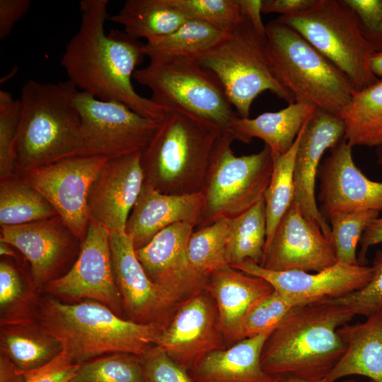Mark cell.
<instances>
[{
  "mask_svg": "<svg viewBox=\"0 0 382 382\" xmlns=\"http://www.w3.org/2000/svg\"><path fill=\"white\" fill-rule=\"evenodd\" d=\"M336 262L330 239L293 202L265 245L259 265L272 271L318 272Z\"/></svg>",
  "mask_w": 382,
  "mask_h": 382,
  "instance_id": "cell-17",
  "label": "cell"
},
{
  "mask_svg": "<svg viewBox=\"0 0 382 382\" xmlns=\"http://www.w3.org/2000/svg\"><path fill=\"white\" fill-rule=\"evenodd\" d=\"M81 120L80 156L108 159L142 152L158 122L115 100H102L78 91L74 98Z\"/></svg>",
  "mask_w": 382,
  "mask_h": 382,
  "instance_id": "cell-11",
  "label": "cell"
},
{
  "mask_svg": "<svg viewBox=\"0 0 382 382\" xmlns=\"http://www.w3.org/2000/svg\"><path fill=\"white\" fill-rule=\"evenodd\" d=\"M292 307L274 289L248 311L240 326L238 342L274 330Z\"/></svg>",
  "mask_w": 382,
  "mask_h": 382,
  "instance_id": "cell-41",
  "label": "cell"
},
{
  "mask_svg": "<svg viewBox=\"0 0 382 382\" xmlns=\"http://www.w3.org/2000/svg\"><path fill=\"white\" fill-rule=\"evenodd\" d=\"M265 28L271 68L294 103L338 115L356 91L347 76L286 24L276 18Z\"/></svg>",
  "mask_w": 382,
  "mask_h": 382,
  "instance_id": "cell-6",
  "label": "cell"
},
{
  "mask_svg": "<svg viewBox=\"0 0 382 382\" xmlns=\"http://www.w3.org/2000/svg\"><path fill=\"white\" fill-rule=\"evenodd\" d=\"M110 245L125 318L165 328L180 303L149 278L137 257L131 238L125 232H110Z\"/></svg>",
  "mask_w": 382,
  "mask_h": 382,
  "instance_id": "cell-14",
  "label": "cell"
},
{
  "mask_svg": "<svg viewBox=\"0 0 382 382\" xmlns=\"http://www.w3.org/2000/svg\"><path fill=\"white\" fill-rule=\"evenodd\" d=\"M230 219L194 229L187 243V256L199 272L209 276L228 266L226 248L230 233Z\"/></svg>",
  "mask_w": 382,
  "mask_h": 382,
  "instance_id": "cell-36",
  "label": "cell"
},
{
  "mask_svg": "<svg viewBox=\"0 0 382 382\" xmlns=\"http://www.w3.org/2000/svg\"><path fill=\"white\" fill-rule=\"evenodd\" d=\"M75 238L59 216L1 226L0 241L18 250L30 266V279L40 293L64 262ZM76 239V238H75Z\"/></svg>",
  "mask_w": 382,
  "mask_h": 382,
  "instance_id": "cell-22",
  "label": "cell"
},
{
  "mask_svg": "<svg viewBox=\"0 0 382 382\" xmlns=\"http://www.w3.org/2000/svg\"><path fill=\"white\" fill-rule=\"evenodd\" d=\"M187 19L209 23L224 33L243 18L240 0H168Z\"/></svg>",
  "mask_w": 382,
  "mask_h": 382,
  "instance_id": "cell-39",
  "label": "cell"
},
{
  "mask_svg": "<svg viewBox=\"0 0 382 382\" xmlns=\"http://www.w3.org/2000/svg\"><path fill=\"white\" fill-rule=\"evenodd\" d=\"M233 141L230 133L223 132L216 141L201 192L204 206L196 228L233 219L264 198L273 168L270 149L265 145L258 153L237 156Z\"/></svg>",
  "mask_w": 382,
  "mask_h": 382,
  "instance_id": "cell-10",
  "label": "cell"
},
{
  "mask_svg": "<svg viewBox=\"0 0 382 382\" xmlns=\"http://www.w3.org/2000/svg\"><path fill=\"white\" fill-rule=\"evenodd\" d=\"M40 298L31 281L25 282L13 265L1 261L0 325L36 320Z\"/></svg>",
  "mask_w": 382,
  "mask_h": 382,
  "instance_id": "cell-34",
  "label": "cell"
},
{
  "mask_svg": "<svg viewBox=\"0 0 382 382\" xmlns=\"http://www.w3.org/2000/svg\"><path fill=\"white\" fill-rule=\"evenodd\" d=\"M345 125L336 115L317 108L302 128L294 170L293 202L330 239L331 228L316 202V182L324 153L345 139Z\"/></svg>",
  "mask_w": 382,
  "mask_h": 382,
  "instance_id": "cell-20",
  "label": "cell"
},
{
  "mask_svg": "<svg viewBox=\"0 0 382 382\" xmlns=\"http://www.w3.org/2000/svg\"><path fill=\"white\" fill-rule=\"evenodd\" d=\"M231 267L264 279L292 306L345 296L364 288L373 276L371 266L337 262L314 274L301 270L272 271L250 260Z\"/></svg>",
  "mask_w": 382,
  "mask_h": 382,
  "instance_id": "cell-15",
  "label": "cell"
},
{
  "mask_svg": "<svg viewBox=\"0 0 382 382\" xmlns=\"http://www.w3.org/2000/svg\"><path fill=\"white\" fill-rule=\"evenodd\" d=\"M345 125V139L353 146H382V79L355 91L337 115Z\"/></svg>",
  "mask_w": 382,
  "mask_h": 382,
  "instance_id": "cell-29",
  "label": "cell"
},
{
  "mask_svg": "<svg viewBox=\"0 0 382 382\" xmlns=\"http://www.w3.org/2000/svg\"><path fill=\"white\" fill-rule=\"evenodd\" d=\"M301 131L302 129L289 150L283 154H272L271 180L264 195L267 218L265 245L270 242L279 221L294 200V163Z\"/></svg>",
  "mask_w": 382,
  "mask_h": 382,
  "instance_id": "cell-35",
  "label": "cell"
},
{
  "mask_svg": "<svg viewBox=\"0 0 382 382\" xmlns=\"http://www.w3.org/2000/svg\"><path fill=\"white\" fill-rule=\"evenodd\" d=\"M79 89L69 80H28L22 87L16 141V171L80 156L81 120L74 98Z\"/></svg>",
  "mask_w": 382,
  "mask_h": 382,
  "instance_id": "cell-4",
  "label": "cell"
},
{
  "mask_svg": "<svg viewBox=\"0 0 382 382\" xmlns=\"http://www.w3.org/2000/svg\"><path fill=\"white\" fill-rule=\"evenodd\" d=\"M270 382H311L289 374L272 375ZM318 382H325L324 380Z\"/></svg>",
  "mask_w": 382,
  "mask_h": 382,
  "instance_id": "cell-52",
  "label": "cell"
},
{
  "mask_svg": "<svg viewBox=\"0 0 382 382\" xmlns=\"http://www.w3.org/2000/svg\"><path fill=\"white\" fill-rule=\"evenodd\" d=\"M376 155L378 163L382 166V146L377 148Z\"/></svg>",
  "mask_w": 382,
  "mask_h": 382,
  "instance_id": "cell-54",
  "label": "cell"
},
{
  "mask_svg": "<svg viewBox=\"0 0 382 382\" xmlns=\"http://www.w3.org/2000/svg\"><path fill=\"white\" fill-rule=\"evenodd\" d=\"M335 382H337V381H335ZM339 382H361V381H357L354 380V379H346V380L340 381ZM365 382H375V381H371V380H369L368 381H365Z\"/></svg>",
  "mask_w": 382,
  "mask_h": 382,
  "instance_id": "cell-55",
  "label": "cell"
},
{
  "mask_svg": "<svg viewBox=\"0 0 382 382\" xmlns=\"http://www.w3.org/2000/svg\"><path fill=\"white\" fill-rule=\"evenodd\" d=\"M30 0H0V39L7 37L14 25L30 8Z\"/></svg>",
  "mask_w": 382,
  "mask_h": 382,
  "instance_id": "cell-46",
  "label": "cell"
},
{
  "mask_svg": "<svg viewBox=\"0 0 382 382\" xmlns=\"http://www.w3.org/2000/svg\"><path fill=\"white\" fill-rule=\"evenodd\" d=\"M141 154L108 160L89 191V221L110 232H125L128 217L144 183Z\"/></svg>",
  "mask_w": 382,
  "mask_h": 382,
  "instance_id": "cell-21",
  "label": "cell"
},
{
  "mask_svg": "<svg viewBox=\"0 0 382 382\" xmlns=\"http://www.w3.org/2000/svg\"><path fill=\"white\" fill-rule=\"evenodd\" d=\"M42 292L57 299L96 301L125 318L114 276L110 231L89 221L76 262L64 275L48 282Z\"/></svg>",
  "mask_w": 382,
  "mask_h": 382,
  "instance_id": "cell-13",
  "label": "cell"
},
{
  "mask_svg": "<svg viewBox=\"0 0 382 382\" xmlns=\"http://www.w3.org/2000/svg\"><path fill=\"white\" fill-rule=\"evenodd\" d=\"M133 79L148 87L151 100L164 109L186 112L228 132L237 116L218 79L197 59L166 56L150 59Z\"/></svg>",
  "mask_w": 382,
  "mask_h": 382,
  "instance_id": "cell-8",
  "label": "cell"
},
{
  "mask_svg": "<svg viewBox=\"0 0 382 382\" xmlns=\"http://www.w3.org/2000/svg\"><path fill=\"white\" fill-rule=\"evenodd\" d=\"M315 0H264L262 13H279L280 16H290L309 8Z\"/></svg>",
  "mask_w": 382,
  "mask_h": 382,
  "instance_id": "cell-47",
  "label": "cell"
},
{
  "mask_svg": "<svg viewBox=\"0 0 382 382\" xmlns=\"http://www.w3.org/2000/svg\"><path fill=\"white\" fill-rule=\"evenodd\" d=\"M110 19L129 36L146 41L171 33L187 20L168 0H127Z\"/></svg>",
  "mask_w": 382,
  "mask_h": 382,
  "instance_id": "cell-30",
  "label": "cell"
},
{
  "mask_svg": "<svg viewBox=\"0 0 382 382\" xmlns=\"http://www.w3.org/2000/svg\"><path fill=\"white\" fill-rule=\"evenodd\" d=\"M267 239L264 198L243 214L231 219L226 257L230 266L245 260L260 265Z\"/></svg>",
  "mask_w": 382,
  "mask_h": 382,
  "instance_id": "cell-33",
  "label": "cell"
},
{
  "mask_svg": "<svg viewBox=\"0 0 382 382\" xmlns=\"http://www.w3.org/2000/svg\"><path fill=\"white\" fill-rule=\"evenodd\" d=\"M13 246L11 245L0 241V255L1 256H8L14 258L17 257Z\"/></svg>",
  "mask_w": 382,
  "mask_h": 382,
  "instance_id": "cell-53",
  "label": "cell"
},
{
  "mask_svg": "<svg viewBox=\"0 0 382 382\" xmlns=\"http://www.w3.org/2000/svg\"><path fill=\"white\" fill-rule=\"evenodd\" d=\"M35 320L77 364L115 353L141 356L156 345L164 329L120 317L96 301L67 303L46 294L40 298Z\"/></svg>",
  "mask_w": 382,
  "mask_h": 382,
  "instance_id": "cell-3",
  "label": "cell"
},
{
  "mask_svg": "<svg viewBox=\"0 0 382 382\" xmlns=\"http://www.w3.org/2000/svg\"><path fill=\"white\" fill-rule=\"evenodd\" d=\"M226 35L209 23L187 19L171 33L146 41L144 54L149 60L166 56L197 59L219 42Z\"/></svg>",
  "mask_w": 382,
  "mask_h": 382,
  "instance_id": "cell-31",
  "label": "cell"
},
{
  "mask_svg": "<svg viewBox=\"0 0 382 382\" xmlns=\"http://www.w3.org/2000/svg\"><path fill=\"white\" fill-rule=\"evenodd\" d=\"M206 291L214 299L226 347L238 342L241 324L259 299L274 291L264 279L228 265L209 276Z\"/></svg>",
  "mask_w": 382,
  "mask_h": 382,
  "instance_id": "cell-24",
  "label": "cell"
},
{
  "mask_svg": "<svg viewBox=\"0 0 382 382\" xmlns=\"http://www.w3.org/2000/svg\"><path fill=\"white\" fill-rule=\"evenodd\" d=\"M373 276L362 289L332 299L345 306L355 315L369 316L382 308V250H377L372 261Z\"/></svg>",
  "mask_w": 382,
  "mask_h": 382,
  "instance_id": "cell-42",
  "label": "cell"
},
{
  "mask_svg": "<svg viewBox=\"0 0 382 382\" xmlns=\"http://www.w3.org/2000/svg\"><path fill=\"white\" fill-rule=\"evenodd\" d=\"M197 61L221 83L241 118H248L254 100L269 91L288 104L292 95L279 82L267 52L266 35L257 32L248 18L242 21Z\"/></svg>",
  "mask_w": 382,
  "mask_h": 382,
  "instance_id": "cell-7",
  "label": "cell"
},
{
  "mask_svg": "<svg viewBox=\"0 0 382 382\" xmlns=\"http://www.w3.org/2000/svg\"><path fill=\"white\" fill-rule=\"evenodd\" d=\"M194 229L188 223L175 224L135 250L149 278L178 303L205 291L208 282L209 276L195 270L187 256V243Z\"/></svg>",
  "mask_w": 382,
  "mask_h": 382,
  "instance_id": "cell-18",
  "label": "cell"
},
{
  "mask_svg": "<svg viewBox=\"0 0 382 382\" xmlns=\"http://www.w3.org/2000/svg\"><path fill=\"white\" fill-rule=\"evenodd\" d=\"M355 13L362 35L375 53L382 52V0H344Z\"/></svg>",
  "mask_w": 382,
  "mask_h": 382,
  "instance_id": "cell-44",
  "label": "cell"
},
{
  "mask_svg": "<svg viewBox=\"0 0 382 382\" xmlns=\"http://www.w3.org/2000/svg\"><path fill=\"white\" fill-rule=\"evenodd\" d=\"M352 149L343 139L319 166L318 199L325 219L334 212H382V183L371 180L359 170Z\"/></svg>",
  "mask_w": 382,
  "mask_h": 382,
  "instance_id": "cell-19",
  "label": "cell"
},
{
  "mask_svg": "<svg viewBox=\"0 0 382 382\" xmlns=\"http://www.w3.org/2000/svg\"><path fill=\"white\" fill-rule=\"evenodd\" d=\"M337 333L345 351L324 381L359 375L382 382V308L364 323L340 327Z\"/></svg>",
  "mask_w": 382,
  "mask_h": 382,
  "instance_id": "cell-25",
  "label": "cell"
},
{
  "mask_svg": "<svg viewBox=\"0 0 382 382\" xmlns=\"http://www.w3.org/2000/svg\"><path fill=\"white\" fill-rule=\"evenodd\" d=\"M0 327V353L21 371L37 369L62 352L59 342L36 320Z\"/></svg>",
  "mask_w": 382,
  "mask_h": 382,
  "instance_id": "cell-28",
  "label": "cell"
},
{
  "mask_svg": "<svg viewBox=\"0 0 382 382\" xmlns=\"http://www.w3.org/2000/svg\"><path fill=\"white\" fill-rule=\"evenodd\" d=\"M139 357L144 382H194L188 371L157 345L149 348Z\"/></svg>",
  "mask_w": 382,
  "mask_h": 382,
  "instance_id": "cell-43",
  "label": "cell"
},
{
  "mask_svg": "<svg viewBox=\"0 0 382 382\" xmlns=\"http://www.w3.org/2000/svg\"><path fill=\"white\" fill-rule=\"evenodd\" d=\"M382 243V217L374 219L364 231L357 259L359 265H366V254L370 247Z\"/></svg>",
  "mask_w": 382,
  "mask_h": 382,
  "instance_id": "cell-48",
  "label": "cell"
},
{
  "mask_svg": "<svg viewBox=\"0 0 382 382\" xmlns=\"http://www.w3.org/2000/svg\"><path fill=\"white\" fill-rule=\"evenodd\" d=\"M156 345L188 372L210 352L227 347L216 303L206 290L180 303Z\"/></svg>",
  "mask_w": 382,
  "mask_h": 382,
  "instance_id": "cell-16",
  "label": "cell"
},
{
  "mask_svg": "<svg viewBox=\"0 0 382 382\" xmlns=\"http://www.w3.org/2000/svg\"><path fill=\"white\" fill-rule=\"evenodd\" d=\"M70 382H144L138 355L115 353L79 364Z\"/></svg>",
  "mask_w": 382,
  "mask_h": 382,
  "instance_id": "cell-38",
  "label": "cell"
},
{
  "mask_svg": "<svg viewBox=\"0 0 382 382\" xmlns=\"http://www.w3.org/2000/svg\"><path fill=\"white\" fill-rule=\"evenodd\" d=\"M203 206L202 192L167 195L144 183L128 217L125 233L131 238L135 250L139 249L158 233L175 224L185 222L197 228Z\"/></svg>",
  "mask_w": 382,
  "mask_h": 382,
  "instance_id": "cell-23",
  "label": "cell"
},
{
  "mask_svg": "<svg viewBox=\"0 0 382 382\" xmlns=\"http://www.w3.org/2000/svg\"><path fill=\"white\" fill-rule=\"evenodd\" d=\"M317 108L313 105L294 103L277 112H267L255 118L236 116L228 133L233 140L245 144L257 138L265 142L272 154H283L293 146L304 125Z\"/></svg>",
  "mask_w": 382,
  "mask_h": 382,
  "instance_id": "cell-27",
  "label": "cell"
},
{
  "mask_svg": "<svg viewBox=\"0 0 382 382\" xmlns=\"http://www.w3.org/2000/svg\"><path fill=\"white\" fill-rule=\"evenodd\" d=\"M79 366L62 352L45 365L24 372L25 382H70Z\"/></svg>",
  "mask_w": 382,
  "mask_h": 382,
  "instance_id": "cell-45",
  "label": "cell"
},
{
  "mask_svg": "<svg viewBox=\"0 0 382 382\" xmlns=\"http://www.w3.org/2000/svg\"><path fill=\"white\" fill-rule=\"evenodd\" d=\"M108 5V0L80 2V26L66 45L61 65L79 91L99 100L120 102L159 122L166 109L139 95L132 83L145 56L144 43L125 31L105 33Z\"/></svg>",
  "mask_w": 382,
  "mask_h": 382,
  "instance_id": "cell-1",
  "label": "cell"
},
{
  "mask_svg": "<svg viewBox=\"0 0 382 382\" xmlns=\"http://www.w3.org/2000/svg\"><path fill=\"white\" fill-rule=\"evenodd\" d=\"M21 118L20 99L0 91V179L15 175L16 141Z\"/></svg>",
  "mask_w": 382,
  "mask_h": 382,
  "instance_id": "cell-40",
  "label": "cell"
},
{
  "mask_svg": "<svg viewBox=\"0 0 382 382\" xmlns=\"http://www.w3.org/2000/svg\"><path fill=\"white\" fill-rule=\"evenodd\" d=\"M354 316L331 300L293 306L262 346V369L270 376L289 374L311 382L323 381L345 351L337 329Z\"/></svg>",
  "mask_w": 382,
  "mask_h": 382,
  "instance_id": "cell-2",
  "label": "cell"
},
{
  "mask_svg": "<svg viewBox=\"0 0 382 382\" xmlns=\"http://www.w3.org/2000/svg\"><path fill=\"white\" fill-rule=\"evenodd\" d=\"M221 133L200 118L166 109L151 141L141 154L144 183L167 195L201 192Z\"/></svg>",
  "mask_w": 382,
  "mask_h": 382,
  "instance_id": "cell-5",
  "label": "cell"
},
{
  "mask_svg": "<svg viewBox=\"0 0 382 382\" xmlns=\"http://www.w3.org/2000/svg\"><path fill=\"white\" fill-rule=\"evenodd\" d=\"M272 331L208 354L188 373L194 382H270L260 364L262 346Z\"/></svg>",
  "mask_w": 382,
  "mask_h": 382,
  "instance_id": "cell-26",
  "label": "cell"
},
{
  "mask_svg": "<svg viewBox=\"0 0 382 382\" xmlns=\"http://www.w3.org/2000/svg\"><path fill=\"white\" fill-rule=\"evenodd\" d=\"M59 216L50 203L21 177L1 180L0 224L18 226Z\"/></svg>",
  "mask_w": 382,
  "mask_h": 382,
  "instance_id": "cell-32",
  "label": "cell"
},
{
  "mask_svg": "<svg viewBox=\"0 0 382 382\" xmlns=\"http://www.w3.org/2000/svg\"><path fill=\"white\" fill-rule=\"evenodd\" d=\"M379 214L378 211L366 210L334 212L327 217L331 228L330 241L337 262L347 265H359L357 256L358 244L366 227Z\"/></svg>",
  "mask_w": 382,
  "mask_h": 382,
  "instance_id": "cell-37",
  "label": "cell"
},
{
  "mask_svg": "<svg viewBox=\"0 0 382 382\" xmlns=\"http://www.w3.org/2000/svg\"><path fill=\"white\" fill-rule=\"evenodd\" d=\"M277 19L295 30L340 69L356 91L380 79L370 67L375 52L363 36L355 13L344 0H315L307 9Z\"/></svg>",
  "mask_w": 382,
  "mask_h": 382,
  "instance_id": "cell-9",
  "label": "cell"
},
{
  "mask_svg": "<svg viewBox=\"0 0 382 382\" xmlns=\"http://www.w3.org/2000/svg\"><path fill=\"white\" fill-rule=\"evenodd\" d=\"M240 2L243 16L257 32L266 35L265 25L261 18L262 0H240Z\"/></svg>",
  "mask_w": 382,
  "mask_h": 382,
  "instance_id": "cell-49",
  "label": "cell"
},
{
  "mask_svg": "<svg viewBox=\"0 0 382 382\" xmlns=\"http://www.w3.org/2000/svg\"><path fill=\"white\" fill-rule=\"evenodd\" d=\"M23 371H20L6 356L0 353V382H25Z\"/></svg>",
  "mask_w": 382,
  "mask_h": 382,
  "instance_id": "cell-50",
  "label": "cell"
},
{
  "mask_svg": "<svg viewBox=\"0 0 382 382\" xmlns=\"http://www.w3.org/2000/svg\"><path fill=\"white\" fill-rule=\"evenodd\" d=\"M372 72L378 77H382V52L374 53L370 60Z\"/></svg>",
  "mask_w": 382,
  "mask_h": 382,
  "instance_id": "cell-51",
  "label": "cell"
},
{
  "mask_svg": "<svg viewBox=\"0 0 382 382\" xmlns=\"http://www.w3.org/2000/svg\"><path fill=\"white\" fill-rule=\"evenodd\" d=\"M108 160L76 156L29 170L21 178L50 203L74 237L82 242L89 224V191Z\"/></svg>",
  "mask_w": 382,
  "mask_h": 382,
  "instance_id": "cell-12",
  "label": "cell"
}]
</instances>
